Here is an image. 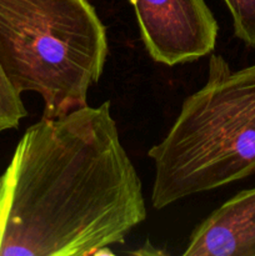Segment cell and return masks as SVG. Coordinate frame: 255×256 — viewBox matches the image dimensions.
<instances>
[{"mask_svg":"<svg viewBox=\"0 0 255 256\" xmlns=\"http://www.w3.org/2000/svg\"><path fill=\"white\" fill-rule=\"evenodd\" d=\"M145 219L109 100L42 118L0 175V256L114 255Z\"/></svg>","mask_w":255,"mask_h":256,"instance_id":"obj_1","label":"cell"},{"mask_svg":"<svg viewBox=\"0 0 255 256\" xmlns=\"http://www.w3.org/2000/svg\"><path fill=\"white\" fill-rule=\"evenodd\" d=\"M148 156L158 210L255 172V64L232 72L222 55L212 54L206 82L184 100Z\"/></svg>","mask_w":255,"mask_h":256,"instance_id":"obj_2","label":"cell"},{"mask_svg":"<svg viewBox=\"0 0 255 256\" xmlns=\"http://www.w3.org/2000/svg\"><path fill=\"white\" fill-rule=\"evenodd\" d=\"M108 52L106 28L88 0H0V66L15 92L42 98V118L88 105Z\"/></svg>","mask_w":255,"mask_h":256,"instance_id":"obj_3","label":"cell"},{"mask_svg":"<svg viewBox=\"0 0 255 256\" xmlns=\"http://www.w3.org/2000/svg\"><path fill=\"white\" fill-rule=\"evenodd\" d=\"M154 62L174 66L212 54L219 25L205 0H130Z\"/></svg>","mask_w":255,"mask_h":256,"instance_id":"obj_4","label":"cell"},{"mask_svg":"<svg viewBox=\"0 0 255 256\" xmlns=\"http://www.w3.org/2000/svg\"><path fill=\"white\" fill-rule=\"evenodd\" d=\"M184 256H255V188L239 192L202 220Z\"/></svg>","mask_w":255,"mask_h":256,"instance_id":"obj_5","label":"cell"},{"mask_svg":"<svg viewBox=\"0 0 255 256\" xmlns=\"http://www.w3.org/2000/svg\"><path fill=\"white\" fill-rule=\"evenodd\" d=\"M26 115L22 95L10 85L0 66V132L16 129Z\"/></svg>","mask_w":255,"mask_h":256,"instance_id":"obj_6","label":"cell"},{"mask_svg":"<svg viewBox=\"0 0 255 256\" xmlns=\"http://www.w3.org/2000/svg\"><path fill=\"white\" fill-rule=\"evenodd\" d=\"M232 18L234 34L255 48V0H224Z\"/></svg>","mask_w":255,"mask_h":256,"instance_id":"obj_7","label":"cell"}]
</instances>
